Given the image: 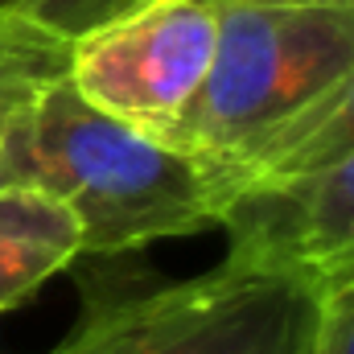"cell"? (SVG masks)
<instances>
[{
	"label": "cell",
	"mask_w": 354,
	"mask_h": 354,
	"mask_svg": "<svg viewBox=\"0 0 354 354\" xmlns=\"http://www.w3.org/2000/svg\"><path fill=\"white\" fill-rule=\"evenodd\" d=\"M8 185L50 194L71 210L83 256H128L149 243L218 227V194L202 161L91 107L54 79L17 120L4 149Z\"/></svg>",
	"instance_id": "obj_1"
},
{
	"label": "cell",
	"mask_w": 354,
	"mask_h": 354,
	"mask_svg": "<svg viewBox=\"0 0 354 354\" xmlns=\"http://www.w3.org/2000/svg\"><path fill=\"white\" fill-rule=\"evenodd\" d=\"M214 12L218 46L202 87L153 132L202 165L231 161L354 66V8L218 4Z\"/></svg>",
	"instance_id": "obj_2"
},
{
	"label": "cell",
	"mask_w": 354,
	"mask_h": 354,
	"mask_svg": "<svg viewBox=\"0 0 354 354\" xmlns=\"http://www.w3.org/2000/svg\"><path fill=\"white\" fill-rule=\"evenodd\" d=\"M54 354H313V284L239 260L185 280H87Z\"/></svg>",
	"instance_id": "obj_3"
},
{
	"label": "cell",
	"mask_w": 354,
	"mask_h": 354,
	"mask_svg": "<svg viewBox=\"0 0 354 354\" xmlns=\"http://www.w3.org/2000/svg\"><path fill=\"white\" fill-rule=\"evenodd\" d=\"M218 46V12L202 0H136L71 37L66 79L111 120L153 136L198 95Z\"/></svg>",
	"instance_id": "obj_4"
},
{
	"label": "cell",
	"mask_w": 354,
	"mask_h": 354,
	"mask_svg": "<svg viewBox=\"0 0 354 354\" xmlns=\"http://www.w3.org/2000/svg\"><path fill=\"white\" fill-rule=\"evenodd\" d=\"M218 227L227 260L317 280L354 260V153L330 169L235 194Z\"/></svg>",
	"instance_id": "obj_5"
},
{
	"label": "cell",
	"mask_w": 354,
	"mask_h": 354,
	"mask_svg": "<svg viewBox=\"0 0 354 354\" xmlns=\"http://www.w3.org/2000/svg\"><path fill=\"white\" fill-rule=\"evenodd\" d=\"M351 153H354V66L338 83H330L313 103H305L297 115H288L284 124L264 132L256 145H248L243 153H235L223 165H206V174L214 181L218 214H223V206L243 189L330 169Z\"/></svg>",
	"instance_id": "obj_6"
},
{
	"label": "cell",
	"mask_w": 354,
	"mask_h": 354,
	"mask_svg": "<svg viewBox=\"0 0 354 354\" xmlns=\"http://www.w3.org/2000/svg\"><path fill=\"white\" fill-rule=\"evenodd\" d=\"M83 256L79 223L41 189H0V313L29 301L50 276Z\"/></svg>",
	"instance_id": "obj_7"
},
{
	"label": "cell",
	"mask_w": 354,
	"mask_h": 354,
	"mask_svg": "<svg viewBox=\"0 0 354 354\" xmlns=\"http://www.w3.org/2000/svg\"><path fill=\"white\" fill-rule=\"evenodd\" d=\"M71 41L17 8H0V189H8L4 149L29 103L66 75Z\"/></svg>",
	"instance_id": "obj_8"
},
{
	"label": "cell",
	"mask_w": 354,
	"mask_h": 354,
	"mask_svg": "<svg viewBox=\"0 0 354 354\" xmlns=\"http://www.w3.org/2000/svg\"><path fill=\"white\" fill-rule=\"evenodd\" d=\"M313 284V354H354V260Z\"/></svg>",
	"instance_id": "obj_9"
},
{
	"label": "cell",
	"mask_w": 354,
	"mask_h": 354,
	"mask_svg": "<svg viewBox=\"0 0 354 354\" xmlns=\"http://www.w3.org/2000/svg\"><path fill=\"white\" fill-rule=\"evenodd\" d=\"M128 4H136V0H0V8H17V12L33 17L37 25L62 33L66 41Z\"/></svg>",
	"instance_id": "obj_10"
},
{
	"label": "cell",
	"mask_w": 354,
	"mask_h": 354,
	"mask_svg": "<svg viewBox=\"0 0 354 354\" xmlns=\"http://www.w3.org/2000/svg\"><path fill=\"white\" fill-rule=\"evenodd\" d=\"M210 8L218 4H330V8H354V0H202Z\"/></svg>",
	"instance_id": "obj_11"
}]
</instances>
